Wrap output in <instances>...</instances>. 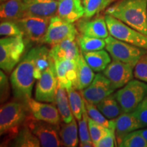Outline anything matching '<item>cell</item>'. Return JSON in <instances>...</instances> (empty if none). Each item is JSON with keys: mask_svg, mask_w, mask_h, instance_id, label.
<instances>
[{"mask_svg": "<svg viewBox=\"0 0 147 147\" xmlns=\"http://www.w3.org/2000/svg\"><path fill=\"white\" fill-rule=\"evenodd\" d=\"M38 47L29 50L23 57L16 68L11 73L10 80L12 93L16 100L28 104L32 99L34 87V63Z\"/></svg>", "mask_w": 147, "mask_h": 147, "instance_id": "obj_1", "label": "cell"}, {"mask_svg": "<svg viewBox=\"0 0 147 147\" xmlns=\"http://www.w3.org/2000/svg\"><path fill=\"white\" fill-rule=\"evenodd\" d=\"M105 14L147 36V0H117L106 9Z\"/></svg>", "mask_w": 147, "mask_h": 147, "instance_id": "obj_2", "label": "cell"}, {"mask_svg": "<svg viewBox=\"0 0 147 147\" xmlns=\"http://www.w3.org/2000/svg\"><path fill=\"white\" fill-rule=\"evenodd\" d=\"M31 111L27 104L16 100L3 104L0 109V135L15 133L24 125Z\"/></svg>", "mask_w": 147, "mask_h": 147, "instance_id": "obj_3", "label": "cell"}, {"mask_svg": "<svg viewBox=\"0 0 147 147\" xmlns=\"http://www.w3.org/2000/svg\"><path fill=\"white\" fill-rule=\"evenodd\" d=\"M25 50L23 37H5L0 40V67L6 74L12 72Z\"/></svg>", "mask_w": 147, "mask_h": 147, "instance_id": "obj_4", "label": "cell"}, {"mask_svg": "<svg viewBox=\"0 0 147 147\" xmlns=\"http://www.w3.org/2000/svg\"><path fill=\"white\" fill-rule=\"evenodd\" d=\"M104 16L110 36L116 39L147 50V36L110 14H106Z\"/></svg>", "mask_w": 147, "mask_h": 147, "instance_id": "obj_5", "label": "cell"}, {"mask_svg": "<svg viewBox=\"0 0 147 147\" xmlns=\"http://www.w3.org/2000/svg\"><path fill=\"white\" fill-rule=\"evenodd\" d=\"M115 95L123 113H131L147 95V84L138 79L131 80Z\"/></svg>", "mask_w": 147, "mask_h": 147, "instance_id": "obj_6", "label": "cell"}, {"mask_svg": "<svg viewBox=\"0 0 147 147\" xmlns=\"http://www.w3.org/2000/svg\"><path fill=\"white\" fill-rule=\"evenodd\" d=\"M106 49L113 60L120 61L135 66L141 57L147 53L146 49L108 36L105 39Z\"/></svg>", "mask_w": 147, "mask_h": 147, "instance_id": "obj_7", "label": "cell"}, {"mask_svg": "<svg viewBox=\"0 0 147 147\" xmlns=\"http://www.w3.org/2000/svg\"><path fill=\"white\" fill-rule=\"evenodd\" d=\"M26 124L40 140L41 146L59 147L63 146L59 134V125H55L35 119L31 113Z\"/></svg>", "mask_w": 147, "mask_h": 147, "instance_id": "obj_8", "label": "cell"}, {"mask_svg": "<svg viewBox=\"0 0 147 147\" xmlns=\"http://www.w3.org/2000/svg\"><path fill=\"white\" fill-rule=\"evenodd\" d=\"M58 80L54 61H53L42 76L38 79L36 86L35 99L42 102L56 104V93Z\"/></svg>", "mask_w": 147, "mask_h": 147, "instance_id": "obj_9", "label": "cell"}, {"mask_svg": "<svg viewBox=\"0 0 147 147\" xmlns=\"http://www.w3.org/2000/svg\"><path fill=\"white\" fill-rule=\"evenodd\" d=\"M76 25L66 22L57 15L51 18L44 43L53 46L65 40H76L78 36Z\"/></svg>", "mask_w": 147, "mask_h": 147, "instance_id": "obj_10", "label": "cell"}, {"mask_svg": "<svg viewBox=\"0 0 147 147\" xmlns=\"http://www.w3.org/2000/svg\"><path fill=\"white\" fill-rule=\"evenodd\" d=\"M50 21L49 18L25 16L15 21L27 39L34 42H42Z\"/></svg>", "mask_w": 147, "mask_h": 147, "instance_id": "obj_11", "label": "cell"}, {"mask_svg": "<svg viewBox=\"0 0 147 147\" xmlns=\"http://www.w3.org/2000/svg\"><path fill=\"white\" fill-rule=\"evenodd\" d=\"M115 90L110 80L103 74H97L89 87L80 92L84 100L97 105L108 95L113 94Z\"/></svg>", "mask_w": 147, "mask_h": 147, "instance_id": "obj_12", "label": "cell"}, {"mask_svg": "<svg viewBox=\"0 0 147 147\" xmlns=\"http://www.w3.org/2000/svg\"><path fill=\"white\" fill-rule=\"evenodd\" d=\"M134 67L131 64L113 60L103 71V74L110 80L116 89H121L133 80Z\"/></svg>", "mask_w": 147, "mask_h": 147, "instance_id": "obj_13", "label": "cell"}, {"mask_svg": "<svg viewBox=\"0 0 147 147\" xmlns=\"http://www.w3.org/2000/svg\"><path fill=\"white\" fill-rule=\"evenodd\" d=\"M58 86L68 90L78 89V66L77 61L70 59L55 61Z\"/></svg>", "mask_w": 147, "mask_h": 147, "instance_id": "obj_14", "label": "cell"}, {"mask_svg": "<svg viewBox=\"0 0 147 147\" xmlns=\"http://www.w3.org/2000/svg\"><path fill=\"white\" fill-rule=\"evenodd\" d=\"M76 26L83 36L106 39L110 34L105 16L102 15H97L93 19L85 18L79 19Z\"/></svg>", "mask_w": 147, "mask_h": 147, "instance_id": "obj_15", "label": "cell"}, {"mask_svg": "<svg viewBox=\"0 0 147 147\" xmlns=\"http://www.w3.org/2000/svg\"><path fill=\"white\" fill-rule=\"evenodd\" d=\"M27 105L35 119L55 125L60 124L61 118L58 108L54 104H47V102H40L32 98Z\"/></svg>", "mask_w": 147, "mask_h": 147, "instance_id": "obj_16", "label": "cell"}, {"mask_svg": "<svg viewBox=\"0 0 147 147\" xmlns=\"http://www.w3.org/2000/svg\"><path fill=\"white\" fill-rule=\"evenodd\" d=\"M25 16L51 18L57 15L59 1L57 0H23Z\"/></svg>", "mask_w": 147, "mask_h": 147, "instance_id": "obj_17", "label": "cell"}, {"mask_svg": "<svg viewBox=\"0 0 147 147\" xmlns=\"http://www.w3.org/2000/svg\"><path fill=\"white\" fill-rule=\"evenodd\" d=\"M2 146L17 147H39L41 146L40 140L33 134L27 125L21 127L15 133L6 135L4 142L1 143Z\"/></svg>", "mask_w": 147, "mask_h": 147, "instance_id": "obj_18", "label": "cell"}, {"mask_svg": "<svg viewBox=\"0 0 147 147\" xmlns=\"http://www.w3.org/2000/svg\"><path fill=\"white\" fill-rule=\"evenodd\" d=\"M84 14L81 0H59L57 15L65 21L73 23L83 17Z\"/></svg>", "mask_w": 147, "mask_h": 147, "instance_id": "obj_19", "label": "cell"}, {"mask_svg": "<svg viewBox=\"0 0 147 147\" xmlns=\"http://www.w3.org/2000/svg\"><path fill=\"white\" fill-rule=\"evenodd\" d=\"M75 40H65L52 46L50 55L53 61L70 59L78 61L80 52L78 43Z\"/></svg>", "mask_w": 147, "mask_h": 147, "instance_id": "obj_20", "label": "cell"}, {"mask_svg": "<svg viewBox=\"0 0 147 147\" xmlns=\"http://www.w3.org/2000/svg\"><path fill=\"white\" fill-rule=\"evenodd\" d=\"M142 128L135 116L131 113H123L116 119L115 134L119 144L127 134Z\"/></svg>", "mask_w": 147, "mask_h": 147, "instance_id": "obj_21", "label": "cell"}, {"mask_svg": "<svg viewBox=\"0 0 147 147\" xmlns=\"http://www.w3.org/2000/svg\"><path fill=\"white\" fill-rule=\"evenodd\" d=\"M1 21H17L25 16L23 0H5L0 5Z\"/></svg>", "mask_w": 147, "mask_h": 147, "instance_id": "obj_22", "label": "cell"}, {"mask_svg": "<svg viewBox=\"0 0 147 147\" xmlns=\"http://www.w3.org/2000/svg\"><path fill=\"white\" fill-rule=\"evenodd\" d=\"M82 53L91 68L96 72L104 71L111 63V56L108 51L104 49Z\"/></svg>", "mask_w": 147, "mask_h": 147, "instance_id": "obj_23", "label": "cell"}, {"mask_svg": "<svg viewBox=\"0 0 147 147\" xmlns=\"http://www.w3.org/2000/svg\"><path fill=\"white\" fill-rule=\"evenodd\" d=\"M59 134L63 146L75 147L78 144V127L74 118L68 123H61L59 125Z\"/></svg>", "mask_w": 147, "mask_h": 147, "instance_id": "obj_24", "label": "cell"}, {"mask_svg": "<svg viewBox=\"0 0 147 147\" xmlns=\"http://www.w3.org/2000/svg\"><path fill=\"white\" fill-rule=\"evenodd\" d=\"M78 66V90L82 91L89 87L95 78L94 71L86 61L81 51L77 61Z\"/></svg>", "mask_w": 147, "mask_h": 147, "instance_id": "obj_25", "label": "cell"}, {"mask_svg": "<svg viewBox=\"0 0 147 147\" xmlns=\"http://www.w3.org/2000/svg\"><path fill=\"white\" fill-rule=\"evenodd\" d=\"M99 110L108 119H115L123 113L115 94H111L97 104Z\"/></svg>", "mask_w": 147, "mask_h": 147, "instance_id": "obj_26", "label": "cell"}, {"mask_svg": "<svg viewBox=\"0 0 147 147\" xmlns=\"http://www.w3.org/2000/svg\"><path fill=\"white\" fill-rule=\"evenodd\" d=\"M67 93L65 89L58 86L56 93V104L62 121L68 123L73 120L74 115L71 110Z\"/></svg>", "mask_w": 147, "mask_h": 147, "instance_id": "obj_27", "label": "cell"}, {"mask_svg": "<svg viewBox=\"0 0 147 147\" xmlns=\"http://www.w3.org/2000/svg\"><path fill=\"white\" fill-rule=\"evenodd\" d=\"M53 59L51 57L50 50L46 47H38V51L34 63V77L38 80L46 69L49 67Z\"/></svg>", "mask_w": 147, "mask_h": 147, "instance_id": "obj_28", "label": "cell"}, {"mask_svg": "<svg viewBox=\"0 0 147 147\" xmlns=\"http://www.w3.org/2000/svg\"><path fill=\"white\" fill-rule=\"evenodd\" d=\"M84 99V98H83ZM84 105H85L86 110H87L88 116L90 118L97 122V123L102 125L109 128L110 129L115 130L116 129V119H110L106 118V117L99 110L97 106L95 104L90 103L84 99Z\"/></svg>", "mask_w": 147, "mask_h": 147, "instance_id": "obj_29", "label": "cell"}, {"mask_svg": "<svg viewBox=\"0 0 147 147\" xmlns=\"http://www.w3.org/2000/svg\"><path fill=\"white\" fill-rule=\"evenodd\" d=\"M76 40L82 53L102 50L106 47L105 39L102 38H93L80 34V36L78 35Z\"/></svg>", "mask_w": 147, "mask_h": 147, "instance_id": "obj_30", "label": "cell"}, {"mask_svg": "<svg viewBox=\"0 0 147 147\" xmlns=\"http://www.w3.org/2000/svg\"><path fill=\"white\" fill-rule=\"evenodd\" d=\"M78 89L74 88H71L66 90L68 95V99L71 110L73 115L77 120H80L82 117V112L84 106V99L82 97L81 92L79 93Z\"/></svg>", "mask_w": 147, "mask_h": 147, "instance_id": "obj_31", "label": "cell"}, {"mask_svg": "<svg viewBox=\"0 0 147 147\" xmlns=\"http://www.w3.org/2000/svg\"><path fill=\"white\" fill-rule=\"evenodd\" d=\"M78 134L80 139V146L93 147L94 146L90 136L89 125H88V114L86 110L85 105L83 108L82 117L78 121Z\"/></svg>", "mask_w": 147, "mask_h": 147, "instance_id": "obj_32", "label": "cell"}, {"mask_svg": "<svg viewBox=\"0 0 147 147\" xmlns=\"http://www.w3.org/2000/svg\"><path fill=\"white\" fill-rule=\"evenodd\" d=\"M114 0H83L84 18H91L104 10Z\"/></svg>", "mask_w": 147, "mask_h": 147, "instance_id": "obj_33", "label": "cell"}, {"mask_svg": "<svg viewBox=\"0 0 147 147\" xmlns=\"http://www.w3.org/2000/svg\"><path fill=\"white\" fill-rule=\"evenodd\" d=\"M118 146L121 147H147V142L138 129L127 134Z\"/></svg>", "mask_w": 147, "mask_h": 147, "instance_id": "obj_34", "label": "cell"}, {"mask_svg": "<svg viewBox=\"0 0 147 147\" xmlns=\"http://www.w3.org/2000/svg\"><path fill=\"white\" fill-rule=\"evenodd\" d=\"M0 35L5 37H23L24 34L14 21H3L0 24Z\"/></svg>", "mask_w": 147, "mask_h": 147, "instance_id": "obj_35", "label": "cell"}, {"mask_svg": "<svg viewBox=\"0 0 147 147\" xmlns=\"http://www.w3.org/2000/svg\"><path fill=\"white\" fill-rule=\"evenodd\" d=\"M88 125L90 136L93 144H95L102 138L110 131V129L97 123L88 116Z\"/></svg>", "mask_w": 147, "mask_h": 147, "instance_id": "obj_36", "label": "cell"}, {"mask_svg": "<svg viewBox=\"0 0 147 147\" xmlns=\"http://www.w3.org/2000/svg\"><path fill=\"white\" fill-rule=\"evenodd\" d=\"M134 77L147 82V53L141 57L134 67Z\"/></svg>", "mask_w": 147, "mask_h": 147, "instance_id": "obj_37", "label": "cell"}, {"mask_svg": "<svg viewBox=\"0 0 147 147\" xmlns=\"http://www.w3.org/2000/svg\"><path fill=\"white\" fill-rule=\"evenodd\" d=\"M142 128L147 127V95L132 112Z\"/></svg>", "mask_w": 147, "mask_h": 147, "instance_id": "obj_38", "label": "cell"}, {"mask_svg": "<svg viewBox=\"0 0 147 147\" xmlns=\"http://www.w3.org/2000/svg\"><path fill=\"white\" fill-rule=\"evenodd\" d=\"M0 87H1V103H4L8 100L10 94L8 78L2 69L0 71Z\"/></svg>", "mask_w": 147, "mask_h": 147, "instance_id": "obj_39", "label": "cell"}, {"mask_svg": "<svg viewBox=\"0 0 147 147\" xmlns=\"http://www.w3.org/2000/svg\"><path fill=\"white\" fill-rule=\"evenodd\" d=\"M115 130L110 129V131L104 136L100 140L94 145L95 147H114L116 144Z\"/></svg>", "mask_w": 147, "mask_h": 147, "instance_id": "obj_40", "label": "cell"}, {"mask_svg": "<svg viewBox=\"0 0 147 147\" xmlns=\"http://www.w3.org/2000/svg\"><path fill=\"white\" fill-rule=\"evenodd\" d=\"M138 131L147 142V129H138Z\"/></svg>", "mask_w": 147, "mask_h": 147, "instance_id": "obj_41", "label": "cell"}, {"mask_svg": "<svg viewBox=\"0 0 147 147\" xmlns=\"http://www.w3.org/2000/svg\"><path fill=\"white\" fill-rule=\"evenodd\" d=\"M5 1V0H1V2H2V1Z\"/></svg>", "mask_w": 147, "mask_h": 147, "instance_id": "obj_42", "label": "cell"}, {"mask_svg": "<svg viewBox=\"0 0 147 147\" xmlns=\"http://www.w3.org/2000/svg\"><path fill=\"white\" fill-rule=\"evenodd\" d=\"M117 1V0H114V2H115V1Z\"/></svg>", "mask_w": 147, "mask_h": 147, "instance_id": "obj_43", "label": "cell"}, {"mask_svg": "<svg viewBox=\"0 0 147 147\" xmlns=\"http://www.w3.org/2000/svg\"><path fill=\"white\" fill-rule=\"evenodd\" d=\"M58 1H59V0H58Z\"/></svg>", "mask_w": 147, "mask_h": 147, "instance_id": "obj_44", "label": "cell"}]
</instances>
